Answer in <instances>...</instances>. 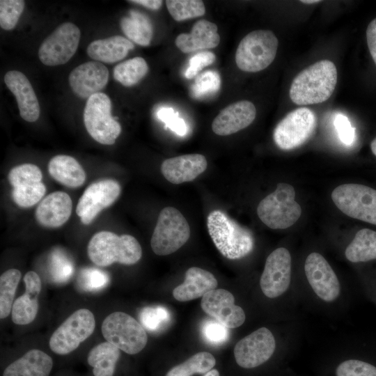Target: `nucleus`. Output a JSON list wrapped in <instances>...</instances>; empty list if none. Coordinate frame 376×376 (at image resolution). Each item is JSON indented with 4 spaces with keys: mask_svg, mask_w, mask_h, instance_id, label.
I'll return each instance as SVG.
<instances>
[{
    "mask_svg": "<svg viewBox=\"0 0 376 376\" xmlns=\"http://www.w3.org/2000/svg\"><path fill=\"white\" fill-rule=\"evenodd\" d=\"M220 36L215 24L201 19L194 23L189 33H181L175 39V45L183 53L216 47Z\"/></svg>",
    "mask_w": 376,
    "mask_h": 376,
    "instance_id": "393cba45",
    "label": "nucleus"
},
{
    "mask_svg": "<svg viewBox=\"0 0 376 376\" xmlns=\"http://www.w3.org/2000/svg\"><path fill=\"white\" fill-rule=\"evenodd\" d=\"M190 237L189 224L176 208L166 207L160 212L150 240L152 251L158 256L171 254Z\"/></svg>",
    "mask_w": 376,
    "mask_h": 376,
    "instance_id": "0eeeda50",
    "label": "nucleus"
},
{
    "mask_svg": "<svg viewBox=\"0 0 376 376\" xmlns=\"http://www.w3.org/2000/svg\"><path fill=\"white\" fill-rule=\"evenodd\" d=\"M101 331L107 341L128 354H136L146 347L148 336L143 327L131 315L116 311L107 315Z\"/></svg>",
    "mask_w": 376,
    "mask_h": 376,
    "instance_id": "423d86ee",
    "label": "nucleus"
},
{
    "mask_svg": "<svg viewBox=\"0 0 376 376\" xmlns=\"http://www.w3.org/2000/svg\"><path fill=\"white\" fill-rule=\"evenodd\" d=\"M207 227L215 246L226 258H242L253 249L254 239L251 231L221 210L208 214Z\"/></svg>",
    "mask_w": 376,
    "mask_h": 376,
    "instance_id": "7ed1b4c3",
    "label": "nucleus"
},
{
    "mask_svg": "<svg viewBox=\"0 0 376 376\" xmlns=\"http://www.w3.org/2000/svg\"><path fill=\"white\" fill-rule=\"evenodd\" d=\"M25 292L15 300L12 311V321L17 325L31 323L38 311V296L42 290V282L39 275L28 272L24 276Z\"/></svg>",
    "mask_w": 376,
    "mask_h": 376,
    "instance_id": "4be33fe9",
    "label": "nucleus"
},
{
    "mask_svg": "<svg viewBox=\"0 0 376 376\" xmlns=\"http://www.w3.org/2000/svg\"><path fill=\"white\" fill-rule=\"evenodd\" d=\"M203 311L228 328H236L245 321L244 310L235 304L232 293L225 289H214L202 297Z\"/></svg>",
    "mask_w": 376,
    "mask_h": 376,
    "instance_id": "f3484780",
    "label": "nucleus"
},
{
    "mask_svg": "<svg viewBox=\"0 0 376 376\" xmlns=\"http://www.w3.org/2000/svg\"><path fill=\"white\" fill-rule=\"evenodd\" d=\"M128 1L141 5L150 10L159 9L163 2L161 0H132V1Z\"/></svg>",
    "mask_w": 376,
    "mask_h": 376,
    "instance_id": "8fccbe9b",
    "label": "nucleus"
},
{
    "mask_svg": "<svg viewBox=\"0 0 376 376\" xmlns=\"http://www.w3.org/2000/svg\"><path fill=\"white\" fill-rule=\"evenodd\" d=\"M317 123L314 112L301 107L288 113L276 126L273 139L283 150H290L304 144L312 135Z\"/></svg>",
    "mask_w": 376,
    "mask_h": 376,
    "instance_id": "9b49d317",
    "label": "nucleus"
},
{
    "mask_svg": "<svg viewBox=\"0 0 376 376\" xmlns=\"http://www.w3.org/2000/svg\"><path fill=\"white\" fill-rule=\"evenodd\" d=\"M207 166L205 156L189 154L165 159L161 165V172L171 183L190 182L203 173Z\"/></svg>",
    "mask_w": 376,
    "mask_h": 376,
    "instance_id": "5701e85b",
    "label": "nucleus"
},
{
    "mask_svg": "<svg viewBox=\"0 0 376 376\" xmlns=\"http://www.w3.org/2000/svg\"><path fill=\"white\" fill-rule=\"evenodd\" d=\"M336 376H376V367L356 359L342 362L336 368Z\"/></svg>",
    "mask_w": 376,
    "mask_h": 376,
    "instance_id": "a19ab883",
    "label": "nucleus"
},
{
    "mask_svg": "<svg viewBox=\"0 0 376 376\" xmlns=\"http://www.w3.org/2000/svg\"><path fill=\"white\" fill-rule=\"evenodd\" d=\"M345 255L352 263L367 262L376 259V231L369 228L359 230L347 246Z\"/></svg>",
    "mask_w": 376,
    "mask_h": 376,
    "instance_id": "7c9ffc66",
    "label": "nucleus"
},
{
    "mask_svg": "<svg viewBox=\"0 0 376 376\" xmlns=\"http://www.w3.org/2000/svg\"><path fill=\"white\" fill-rule=\"evenodd\" d=\"M109 96L98 93L87 99L84 111L85 127L90 136L103 145H112L121 133V126L111 113Z\"/></svg>",
    "mask_w": 376,
    "mask_h": 376,
    "instance_id": "1a4fd4ad",
    "label": "nucleus"
},
{
    "mask_svg": "<svg viewBox=\"0 0 376 376\" xmlns=\"http://www.w3.org/2000/svg\"><path fill=\"white\" fill-rule=\"evenodd\" d=\"M157 116L161 121L165 123L166 127H169L176 134L182 136L187 134V127L185 120L180 118L178 113H175L172 108H161L158 110Z\"/></svg>",
    "mask_w": 376,
    "mask_h": 376,
    "instance_id": "c03bdc74",
    "label": "nucleus"
},
{
    "mask_svg": "<svg viewBox=\"0 0 376 376\" xmlns=\"http://www.w3.org/2000/svg\"><path fill=\"white\" fill-rule=\"evenodd\" d=\"M294 187L287 183L278 184L274 191L258 204L257 214L261 221L272 229L292 226L300 217L301 208L295 201Z\"/></svg>",
    "mask_w": 376,
    "mask_h": 376,
    "instance_id": "20e7f679",
    "label": "nucleus"
},
{
    "mask_svg": "<svg viewBox=\"0 0 376 376\" xmlns=\"http://www.w3.org/2000/svg\"><path fill=\"white\" fill-rule=\"evenodd\" d=\"M50 175L59 183L70 188L81 187L86 180V173L77 160L66 155L52 157L48 164Z\"/></svg>",
    "mask_w": 376,
    "mask_h": 376,
    "instance_id": "c85d7f7f",
    "label": "nucleus"
},
{
    "mask_svg": "<svg viewBox=\"0 0 376 376\" xmlns=\"http://www.w3.org/2000/svg\"><path fill=\"white\" fill-rule=\"evenodd\" d=\"M216 364L214 356L207 352H200L185 362L174 366L165 376H192L195 374H206Z\"/></svg>",
    "mask_w": 376,
    "mask_h": 376,
    "instance_id": "473e14b6",
    "label": "nucleus"
},
{
    "mask_svg": "<svg viewBox=\"0 0 376 376\" xmlns=\"http://www.w3.org/2000/svg\"><path fill=\"white\" fill-rule=\"evenodd\" d=\"M204 376H220L219 373L217 369H212L209 372H207L206 374L204 375Z\"/></svg>",
    "mask_w": 376,
    "mask_h": 376,
    "instance_id": "3c124183",
    "label": "nucleus"
},
{
    "mask_svg": "<svg viewBox=\"0 0 376 376\" xmlns=\"http://www.w3.org/2000/svg\"><path fill=\"white\" fill-rule=\"evenodd\" d=\"M337 77V69L332 61H319L295 77L290 88V97L298 105L322 103L333 94Z\"/></svg>",
    "mask_w": 376,
    "mask_h": 376,
    "instance_id": "f257e3e1",
    "label": "nucleus"
},
{
    "mask_svg": "<svg viewBox=\"0 0 376 376\" xmlns=\"http://www.w3.org/2000/svg\"><path fill=\"white\" fill-rule=\"evenodd\" d=\"M109 283L108 275L97 269H84L79 276V284L87 291L102 289Z\"/></svg>",
    "mask_w": 376,
    "mask_h": 376,
    "instance_id": "79ce46f5",
    "label": "nucleus"
},
{
    "mask_svg": "<svg viewBox=\"0 0 376 376\" xmlns=\"http://www.w3.org/2000/svg\"><path fill=\"white\" fill-rule=\"evenodd\" d=\"M120 350L108 341L93 347L86 357L93 376H116Z\"/></svg>",
    "mask_w": 376,
    "mask_h": 376,
    "instance_id": "cd10ccee",
    "label": "nucleus"
},
{
    "mask_svg": "<svg viewBox=\"0 0 376 376\" xmlns=\"http://www.w3.org/2000/svg\"><path fill=\"white\" fill-rule=\"evenodd\" d=\"M95 328L93 313L86 308L78 309L53 332L49 340V348L57 355H68L89 338Z\"/></svg>",
    "mask_w": 376,
    "mask_h": 376,
    "instance_id": "6e6552de",
    "label": "nucleus"
},
{
    "mask_svg": "<svg viewBox=\"0 0 376 376\" xmlns=\"http://www.w3.org/2000/svg\"><path fill=\"white\" fill-rule=\"evenodd\" d=\"M139 318L143 326L153 331L169 321L170 314L163 306L145 307L141 310Z\"/></svg>",
    "mask_w": 376,
    "mask_h": 376,
    "instance_id": "ea45409f",
    "label": "nucleus"
},
{
    "mask_svg": "<svg viewBox=\"0 0 376 376\" xmlns=\"http://www.w3.org/2000/svg\"><path fill=\"white\" fill-rule=\"evenodd\" d=\"M54 367L53 359L44 351L31 349L10 362L2 376H49Z\"/></svg>",
    "mask_w": 376,
    "mask_h": 376,
    "instance_id": "b1692460",
    "label": "nucleus"
},
{
    "mask_svg": "<svg viewBox=\"0 0 376 376\" xmlns=\"http://www.w3.org/2000/svg\"><path fill=\"white\" fill-rule=\"evenodd\" d=\"M167 9L172 17L178 22L203 16L205 5L201 0H167Z\"/></svg>",
    "mask_w": 376,
    "mask_h": 376,
    "instance_id": "f704fd0d",
    "label": "nucleus"
},
{
    "mask_svg": "<svg viewBox=\"0 0 376 376\" xmlns=\"http://www.w3.org/2000/svg\"><path fill=\"white\" fill-rule=\"evenodd\" d=\"M87 253L90 260L100 267H107L115 263L131 265L141 259L142 249L132 235H118L111 231L102 230L91 238Z\"/></svg>",
    "mask_w": 376,
    "mask_h": 376,
    "instance_id": "f03ea898",
    "label": "nucleus"
},
{
    "mask_svg": "<svg viewBox=\"0 0 376 376\" xmlns=\"http://www.w3.org/2000/svg\"><path fill=\"white\" fill-rule=\"evenodd\" d=\"M334 124L340 142L348 146H352L355 141V128L352 126L347 117L343 113H337Z\"/></svg>",
    "mask_w": 376,
    "mask_h": 376,
    "instance_id": "a18cd8bd",
    "label": "nucleus"
},
{
    "mask_svg": "<svg viewBox=\"0 0 376 376\" xmlns=\"http://www.w3.org/2000/svg\"><path fill=\"white\" fill-rule=\"evenodd\" d=\"M148 66L142 57H134L116 65L113 78L124 86H132L139 82L148 73Z\"/></svg>",
    "mask_w": 376,
    "mask_h": 376,
    "instance_id": "2f4dec72",
    "label": "nucleus"
},
{
    "mask_svg": "<svg viewBox=\"0 0 376 376\" xmlns=\"http://www.w3.org/2000/svg\"><path fill=\"white\" fill-rule=\"evenodd\" d=\"M134 47L130 40L120 36H113L91 42L86 52L95 61L113 63L124 58Z\"/></svg>",
    "mask_w": 376,
    "mask_h": 376,
    "instance_id": "bb28decb",
    "label": "nucleus"
},
{
    "mask_svg": "<svg viewBox=\"0 0 376 376\" xmlns=\"http://www.w3.org/2000/svg\"><path fill=\"white\" fill-rule=\"evenodd\" d=\"M120 25L125 35L141 46H148L152 38L153 27L149 17L138 10H132L129 16L120 19Z\"/></svg>",
    "mask_w": 376,
    "mask_h": 376,
    "instance_id": "c756f323",
    "label": "nucleus"
},
{
    "mask_svg": "<svg viewBox=\"0 0 376 376\" xmlns=\"http://www.w3.org/2000/svg\"><path fill=\"white\" fill-rule=\"evenodd\" d=\"M23 0L0 1V26L9 31L14 29L24 9Z\"/></svg>",
    "mask_w": 376,
    "mask_h": 376,
    "instance_id": "58836bf2",
    "label": "nucleus"
},
{
    "mask_svg": "<svg viewBox=\"0 0 376 376\" xmlns=\"http://www.w3.org/2000/svg\"><path fill=\"white\" fill-rule=\"evenodd\" d=\"M72 273V267L68 261L56 260L54 264V278L63 281L68 279Z\"/></svg>",
    "mask_w": 376,
    "mask_h": 376,
    "instance_id": "09e8293b",
    "label": "nucleus"
},
{
    "mask_svg": "<svg viewBox=\"0 0 376 376\" xmlns=\"http://www.w3.org/2000/svg\"><path fill=\"white\" fill-rule=\"evenodd\" d=\"M81 37L79 29L71 22L59 25L41 43L38 49L40 61L45 65L66 63L75 54Z\"/></svg>",
    "mask_w": 376,
    "mask_h": 376,
    "instance_id": "f8f14e48",
    "label": "nucleus"
},
{
    "mask_svg": "<svg viewBox=\"0 0 376 376\" xmlns=\"http://www.w3.org/2000/svg\"><path fill=\"white\" fill-rule=\"evenodd\" d=\"M72 201L65 192L57 191L48 194L38 204L35 217L42 226L56 228L65 224L70 217Z\"/></svg>",
    "mask_w": 376,
    "mask_h": 376,
    "instance_id": "412c9836",
    "label": "nucleus"
},
{
    "mask_svg": "<svg viewBox=\"0 0 376 376\" xmlns=\"http://www.w3.org/2000/svg\"><path fill=\"white\" fill-rule=\"evenodd\" d=\"M217 286L215 276L200 267L189 268L184 282L174 288L173 297L179 301H187L203 297Z\"/></svg>",
    "mask_w": 376,
    "mask_h": 376,
    "instance_id": "a878e982",
    "label": "nucleus"
},
{
    "mask_svg": "<svg viewBox=\"0 0 376 376\" xmlns=\"http://www.w3.org/2000/svg\"><path fill=\"white\" fill-rule=\"evenodd\" d=\"M301 3H306V4H313V3H318L319 2H320V1H317V0H305V1H301Z\"/></svg>",
    "mask_w": 376,
    "mask_h": 376,
    "instance_id": "864d4df0",
    "label": "nucleus"
},
{
    "mask_svg": "<svg viewBox=\"0 0 376 376\" xmlns=\"http://www.w3.org/2000/svg\"><path fill=\"white\" fill-rule=\"evenodd\" d=\"M291 276V256L283 247L273 251L267 258L260 285L269 298L283 295L288 288Z\"/></svg>",
    "mask_w": 376,
    "mask_h": 376,
    "instance_id": "2eb2a0df",
    "label": "nucleus"
},
{
    "mask_svg": "<svg viewBox=\"0 0 376 376\" xmlns=\"http://www.w3.org/2000/svg\"><path fill=\"white\" fill-rule=\"evenodd\" d=\"M256 115V109L251 102L238 101L221 111L212 123V130L219 136L230 135L250 125Z\"/></svg>",
    "mask_w": 376,
    "mask_h": 376,
    "instance_id": "6ab92c4d",
    "label": "nucleus"
},
{
    "mask_svg": "<svg viewBox=\"0 0 376 376\" xmlns=\"http://www.w3.org/2000/svg\"><path fill=\"white\" fill-rule=\"evenodd\" d=\"M275 348L276 341L272 333L267 328L261 327L237 342L234 356L240 366L253 368L266 362Z\"/></svg>",
    "mask_w": 376,
    "mask_h": 376,
    "instance_id": "4468645a",
    "label": "nucleus"
},
{
    "mask_svg": "<svg viewBox=\"0 0 376 376\" xmlns=\"http://www.w3.org/2000/svg\"><path fill=\"white\" fill-rule=\"evenodd\" d=\"M121 192L120 184L104 179L91 184L84 191L76 207V213L84 225L90 224L104 208L111 205Z\"/></svg>",
    "mask_w": 376,
    "mask_h": 376,
    "instance_id": "ddd939ff",
    "label": "nucleus"
},
{
    "mask_svg": "<svg viewBox=\"0 0 376 376\" xmlns=\"http://www.w3.org/2000/svg\"><path fill=\"white\" fill-rule=\"evenodd\" d=\"M21 279L17 269H9L0 276V318H7L12 311L14 297Z\"/></svg>",
    "mask_w": 376,
    "mask_h": 376,
    "instance_id": "72a5a7b5",
    "label": "nucleus"
},
{
    "mask_svg": "<svg viewBox=\"0 0 376 376\" xmlns=\"http://www.w3.org/2000/svg\"><path fill=\"white\" fill-rule=\"evenodd\" d=\"M305 274L315 293L323 301H334L339 295L340 286L334 271L320 253H310L305 261Z\"/></svg>",
    "mask_w": 376,
    "mask_h": 376,
    "instance_id": "dca6fc26",
    "label": "nucleus"
},
{
    "mask_svg": "<svg viewBox=\"0 0 376 376\" xmlns=\"http://www.w3.org/2000/svg\"><path fill=\"white\" fill-rule=\"evenodd\" d=\"M370 149L373 153L376 156V137L370 143Z\"/></svg>",
    "mask_w": 376,
    "mask_h": 376,
    "instance_id": "603ef678",
    "label": "nucleus"
},
{
    "mask_svg": "<svg viewBox=\"0 0 376 376\" xmlns=\"http://www.w3.org/2000/svg\"><path fill=\"white\" fill-rule=\"evenodd\" d=\"M336 206L345 214L376 225V190L363 185L344 184L331 193Z\"/></svg>",
    "mask_w": 376,
    "mask_h": 376,
    "instance_id": "9d476101",
    "label": "nucleus"
},
{
    "mask_svg": "<svg viewBox=\"0 0 376 376\" xmlns=\"http://www.w3.org/2000/svg\"><path fill=\"white\" fill-rule=\"evenodd\" d=\"M215 58V55L208 51L201 52L194 54L189 61V67L185 71L186 78L192 79L195 77L205 67L213 63Z\"/></svg>",
    "mask_w": 376,
    "mask_h": 376,
    "instance_id": "49530a36",
    "label": "nucleus"
},
{
    "mask_svg": "<svg viewBox=\"0 0 376 376\" xmlns=\"http://www.w3.org/2000/svg\"><path fill=\"white\" fill-rule=\"evenodd\" d=\"M278 39L269 30L250 32L240 41L235 53V62L242 71L256 72L268 67L274 60Z\"/></svg>",
    "mask_w": 376,
    "mask_h": 376,
    "instance_id": "39448f33",
    "label": "nucleus"
},
{
    "mask_svg": "<svg viewBox=\"0 0 376 376\" xmlns=\"http://www.w3.org/2000/svg\"><path fill=\"white\" fill-rule=\"evenodd\" d=\"M202 333L206 341L212 345H220L228 337V327L217 320H207L202 327Z\"/></svg>",
    "mask_w": 376,
    "mask_h": 376,
    "instance_id": "37998d69",
    "label": "nucleus"
},
{
    "mask_svg": "<svg viewBox=\"0 0 376 376\" xmlns=\"http://www.w3.org/2000/svg\"><path fill=\"white\" fill-rule=\"evenodd\" d=\"M8 180L13 187L42 182V173L40 168L33 164H23L13 167L8 174Z\"/></svg>",
    "mask_w": 376,
    "mask_h": 376,
    "instance_id": "4c0bfd02",
    "label": "nucleus"
},
{
    "mask_svg": "<svg viewBox=\"0 0 376 376\" xmlns=\"http://www.w3.org/2000/svg\"><path fill=\"white\" fill-rule=\"evenodd\" d=\"M46 193L42 182L13 187V201L21 207H30L38 203Z\"/></svg>",
    "mask_w": 376,
    "mask_h": 376,
    "instance_id": "c9c22d12",
    "label": "nucleus"
},
{
    "mask_svg": "<svg viewBox=\"0 0 376 376\" xmlns=\"http://www.w3.org/2000/svg\"><path fill=\"white\" fill-rule=\"evenodd\" d=\"M220 86L219 73L214 70H207L196 76L191 86L190 93L194 98H201L217 92Z\"/></svg>",
    "mask_w": 376,
    "mask_h": 376,
    "instance_id": "e433bc0d",
    "label": "nucleus"
},
{
    "mask_svg": "<svg viewBox=\"0 0 376 376\" xmlns=\"http://www.w3.org/2000/svg\"><path fill=\"white\" fill-rule=\"evenodd\" d=\"M366 39L370 55L376 64V18L373 19L367 27Z\"/></svg>",
    "mask_w": 376,
    "mask_h": 376,
    "instance_id": "de8ad7c7",
    "label": "nucleus"
},
{
    "mask_svg": "<svg viewBox=\"0 0 376 376\" xmlns=\"http://www.w3.org/2000/svg\"><path fill=\"white\" fill-rule=\"evenodd\" d=\"M4 82L15 95L20 116L26 121H36L40 107L35 91L26 75L18 70H10L4 76Z\"/></svg>",
    "mask_w": 376,
    "mask_h": 376,
    "instance_id": "aec40b11",
    "label": "nucleus"
},
{
    "mask_svg": "<svg viewBox=\"0 0 376 376\" xmlns=\"http://www.w3.org/2000/svg\"><path fill=\"white\" fill-rule=\"evenodd\" d=\"M109 77V70L103 63L88 61L72 70L69 75V84L79 97L88 99L104 88Z\"/></svg>",
    "mask_w": 376,
    "mask_h": 376,
    "instance_id": "a211bd4d",
    "label": "nucleus"
}]
</instances>
